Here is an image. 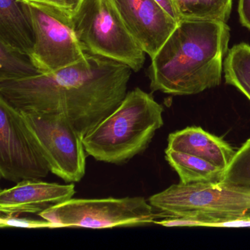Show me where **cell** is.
<instances>
[{
	"label": "cell",
	"mask_w": 250,
	"mask_h": 250,
	"mask_svg": "<svg viewBox=\"0 0 250 250\" xmlns=\"http://www.w3.org/2000/svg\"><path fill=\"white\" fill-rule=\"evenodd\" d=\"M132 71L125 64L87 53L54 72L0 82V97L20 112L62 115L84 138L124 100Z\"/></svg>",
	"instance_id": "obj_1"
},
{
	"label": "cell",
	"mask_w": 250,
	"mask_h": 250,
	"mask_svg": "<svg viewBox=\"0 0 250 250\" xmlns=\"http://www.w3.org/2000/svg\"><path fill=\"white\" fill-rule=\"evenodd\" d=\"M229 30L224 21H180L151 58L147 72L151 91L188 96L219 85Z\"/></svg>",
	"instance_id": "obj_2"
},
{
	"label": "cell",
	"mask_w": 250,
	"mask_h": 250,
	"mask_svg": "<svg viewBox=\"0 0 250 250\" xmlns=\"http://www.w3.org/2000/svg\"><path fill=\"white\" fill-rule=\"evenodd\" d=\"M164 109L139 87L127 92L118 107L83 138L86 152L106 163H125L144 151L163 125Z\"/></svg>",
	"instance_id": "obj_3"
},
{
	"label": "cell",
	"mask_w": 250,
	"mask_h": 250,
	"mask_svg": "<svg viewBox=\"0 0 250 250\" xmlns=\"http://www.w3.org/2000/svg\"><path fill=\"white\" fill-rule=\"evenodd\" d=\"M150 204L165 215V227H216L244 216L250 209V187L221 182L173 184L151 196Z\"/></svg>",
	"instance_id": "obj_4"
},
{
	"label": "cell",
	"mask_w": 250,
	"mask_h": 250,
	"mask_svg": "<svg viewBox=\"0 0 250 250\" xmlns=\"http://www.w3.org/2000/svg\"><path fill=\"white\" fill-rule=\"evenodd\" d=\"M71 26L87 53L125 64L134 72L143 68L146 53L109 0H84Z\"/></svg>",
	"instance_id": "obj_5"
},
{
	"label": "cell",
	"mask_w": 250,
	"mask_h": 250,
	"mask_svg": "<svg viewBox=\"0 0 250 250\" xmlns=\"http://www.w3.org/2000/svg\"><path fill=\"white\" fill-rule=\"evenodd\" d=\"M39 216L55 224L57 228L92 229L142 226L166 218L143 197L71 198Z\"/></svg>",
	"instance_id": "obj_6"
},
{
	"label": "cell",
	"mask_w": 250,
	"mask_h": 250,
	"mask_svg": "<svg viewBox=\"0 0 250 250\" xmlns=\"http://www.w3.org/2000/svg\"><path fill=\"white\" fill-rule=\"evenodd\" d=\"M51 172L67 183L80 182L85 175L83 137L65 117L21 112Z\"/></svg>",
	"instance_id": "obj_7"
},
{
	"label": "cell",
	"mask_w": 250,
	"mask_h": 250,
	"mask_svg": "<svg viewBox=\"0 0 250 250\" xmlns=\"http://www.w3.org/2000/svg\"><path fill=\"white\" fill-rule=\"evenodd\" d=\"M51 172L22 113L0 97V175L17 183L42 179Z\"/></svg>",
	"instance_id": "obj_8"
},
{
	"label": "cell",
	"mask_w": 250,
	"mask_h": 250,
	"mask_svg": "<svg viewBox=\"0 0 250 250\" xmlns=\"http://www.w3.org/2000/svg\"><path fill=\"white\" fill-rule=\"evenodd\" d=\"M20 3L34 34L30 57L42 74L66 68L85 57L87 52L69 24L34 4Z\"/></svg>",
	"instance_id": "obj_9"
},
{
	"label": "cell",
	"mask_w": 250,
	"mask_h": 250,
	"mask_svg": "<svg viewBox=\"0 0 250 250\" xmlns=\"http://www.w3.org/2000/svg\"><path fill=\"white\" fill-rule=\"evenodd\" d=\"M139 46L150 59L178 23L156 0H109Z\"/></svg>",
	"instance_id": "obj_10"
},
{
	"label": "cell",
	"mask_w": 250,
	"mask_h": 250,
	"mask_svg": "<svg viewBox=\"0 0 250 250\" xmlns=\"http://www.w3.org/2000/svg\"><path fill=\"white\" fill-rule=\"evenodd\" d=\"M75 185L49 183L42 179L20 181L12 188L0 192L1 215L20 216L39 213L73 198Z\"/></svg>",
	"instance_id": "obj_11"
},
{
	"label": "cell",
	"mask_w": 250,
	"mask_h": 250,
	"mask_svg": "<svg viewBox=\"0 0 250 250\" xmlns=\"http://www.w3.org/2000/svg\"><path fill=\"white\" fill-rule=\"evenodd\" d=\"M167 148L198 156L224 170L236 152L222 139L194 126L169 134Z\"/></svg>",
	"instance_id": "obj_12"
},
{
	"label": "cell",
	"mask_w": 250,
	"mask_h": 250,
	"mask_svg": "<svg viewBox=\"0 0 250 250\" xmlns=\"http://www.w3.org/2000/svg\"><path fill=\"white\" fill-rule=\"evenodd\" d=\"M0 42L30 56L34 34L30 20L18 0H0Z\"/></svg>",
	"instance_id": "obj_13"
},
{
	"label": "cell",
	"mask_w": 250,
	"mask_h": 250,
	"mask_svg": "<svg viewBox=\"0 0 250 250\" xmlns=\"http://www.w3.org/2000/svg\"><path fill=\"white\" fill-rule=\"evenodd\" d=\"M165 158L178 173L181 184L220 182L225 172L205 159L184 152L167 148Z\"/></svg>",
	"instance_id": "obj_14"
},
{
	"label": "cell",
	"mask_w": 250,
	"mask_h": 250,
	"mask_svg": "<svg viewBox=\"0 0 250 250\" xmlns=\"http://www.w3.org/2000/svg\"><path fill=\"white\" fill-rule=\"evenodd\" d=\"M181 20H215L226 22L232 10V0H172Z\"/></svg>",
	"instance_id": "obj_15"
},
{
	"label": "cell",
	"mask_w": 250,
	"mask_h": 250,
	"mask_svg": "<svg viewBox=\"0 0 250 250\" xmlns=\"http://www.w3.org/2000/svg\"><path fill=\"white\" fill-rule=\"evenodd\" d=\"M226 83L236 87L250 102V46L241 43L228 51L224 62Z\"/></svg>",
	"instance_id": "obj_16"
},
{
	"label": "cell",
	"mask_w": 250,
	"mask_h": 250,
	"mask_svg": "<svg viewBox=\"0 0 250 250\" xmlns=\"http://www.w3.org/2000/svg\"><path fill=\"white\" fill-rule=\"evenodd\" d=\"M41 74L28 55L0 42V82L30 78Z\"/></svg>",
	"instance_id": "obj_17"
},
{
	"label": "cell",
	"mask_w": 250,
	"mask_h": 250,
	"mask_svg": "<svg viewBox=\"0 0 250 250\" xmlns=\"http://www.w3.org/2000/svg\"><path fill=\"white\" fill-rule=\"evenodd\" d=\"M222 184L250 187V138L235 152L224 172Z\"/></svg>",
	"instance_id": "obj_18"
},
{
	"label": "cell",
	"mask_w": 250,
	"mask_h": 250,
	"mask_svg": "<svg viewBox=\"0 0 250 250\" xmlns=\"http://www.w3.org/2000/svg\"><path fill=\"white\" fill-rule=\"evenodd\" d=\"M20 2L34 4L53 14L71 25V21L84 0H18Z\"/></svg>",
	"instance_id": "obj_19"
},
{
	"label": "cell",
	"mask_w": 250,
	"mask_h": 250,
	"mask_svg": "<svg viewBox=\"0 0 250 250\" xmlns=\"http://www.w3.org/2000/svg\"><path fill=\"white\" fill-rule=\"evenodd\" d=\"M0 228H21L30 229L39 228H57L56 225L49 221L43 219V220L30 219V218H20L19 216H8L1 215L0 217Z\"/></svg>",
	"instance_id": "obj_20"
},
{
	"label": "cell",
	"mask_w": 250,
	"mask_h": 250,
	"mask_svg": "<svg viewBox=\"0 0 250 250\" xmlns=\"http://www.w3.org/2000/svg\"><path fill=\"white\" fill-rule=\"evenodd\" d=\"M238 15L241 24L250 30V0H239Z\"/></svg>",
	"instance_id": "obj_21"
},
{
	"label": "cell",
	"mask_w": 250,
	"mask_h": 250,
	"mask_svg": "<svg viewBox=\"0 0 250 250\" xmlns=\"http://www.w3.org/2000/svg\"><path fill=\"white\" fill-rule=\"evenodd\" d=\"M156 1L177 22H179L178 14H177L176 10H175V6H174L172 0H156Z\"/></svg>",
	"instance_id": "obj_22"
},
{
	"label": "cell",
	"mask_w": 250,
	"mask_h": 250,
	"mask_svg": "<svg viewBox=\"0 0 250 250\" xmlns=\"http://www.w3.org/2000/svg\"><path fill=\"white\" fill-rule=\"evenodd\" d=\"M244 216H246V217L250 218V209L248 210V211L247 212V213L244 215Z\"/></svg>",
	"instance_id": "obj_23"
}]
</instances>
